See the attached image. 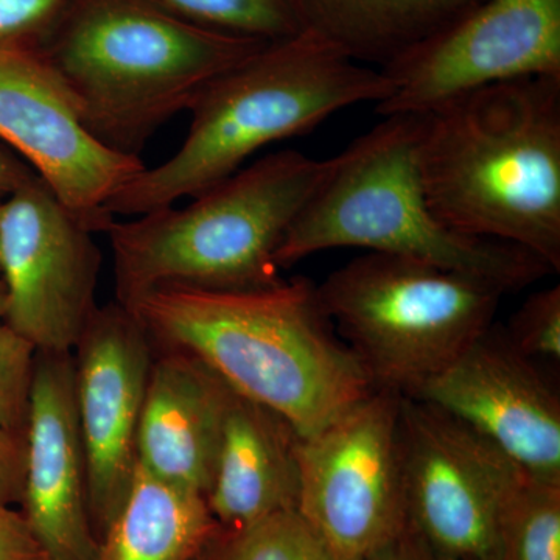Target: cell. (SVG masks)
<instances>
[{"mask_svg": "<svg viewBox=\"0 0 560 560\" xmlns=\"http://www.w3.org/2000/svg\"><path fill=\"white\" fill-rule=\"evenodd\" d=\"M482 0H293L302 31L350 60L388 68Z\"/></svg>", "mask_w": 560, "mask_h": 560, "instance_id": "ac0fdd59", "label": "cell"}, {"mask_svg": "<svg viewBox=\"0 0 560 560\" xmlns=\"http://www.w3.org/2000/svg\"><path fill=\"white\" fill-rule=\"evenodd\" d=\"M474 560H495V559H474Z\"/></svg>", "mask_w": 560, "mask_h": 560, "instance_id": "f546056e", "label": "cell"}, {"mask_svg": "<svg viewBox=\"0 0 560 560\" xmlns=\"http://www.w3.org/2000/svg\"><path fill=\"white\" fill-rule=\"evenodd\" d=\"M220 525L206 497L175 488L138 466L95 560H195Z\"/></svg>", "mask_w": 560, "mask_h": 560, "instance_id": "d6986e66", "label": "cell"}, {"mask_svg": "<svg viewBox=\"0 0 560 560\" xmlns=\"http://www.w3.org/2000/svg\"><path fill=\"white\" fill-rule=\"evenodd\" d=\"M382 72L383 117L425 114L490 84L560 77V0H482Z\"/></svg>", "mask_w": 560, "mask_h": 560, "instance_id": "7c38bea8", "label": "cell"}, {"mask_svg": "<svg viewBox=\"0 0 560 560\" xmlns=\"http://www.w3.org/2000/svg\"><path fill=\"white\" fill-rule=\"evenodd\" d=\"M230 393L219 375L189 353H154L140 415L138 466L158 480L206 497Z\"/></svg>", "mask_w": 560, "mask_h": 560, "instance_id": "2e32d148", "label": "cell"}, {"mask_svg": "<svg viewBox=\"0 0 560 560\" xmlns=\"http://www.w3.org/2000/svg\"><path fill=\"white\" fill-rule=\"evenodd\" d=\"M125 307L156 348L189 353L301 438L375 389L307 278L259 290L161 289Z\"/></svg>", "mask_w": 560, "mask_h": 560, "instance_id": "6da1fadb", "label": "cell"}, {"mask_svg": "<svg viewBox=\"0 0 560 560\" xmlns=\"http://www.w3.org/2000/svg\"><path fill=\"white\" fill-rule=\"evenodd\" d=\"M0 200H2V198H0Z\"/></svg>", "mask_w": 560, "mask_h": 560, "instance_id": "4dcf8cb0", "label": "cell"}, {"mask_svg": "<svg viewBox=\"0 0 560 560\" xmlns=\"http://www.w3.org/2000/svg\"><path fill=\"white\" fill-rule=\"evenodd\" d=\"M38 350L7 320L0 283V427L24 436Z\"/></svg>", "mask_w": 560, "mask_h": 560, "instance_id": "603a6c76", "label": "cell"}, {"mask_svg": "<svg viewBox=\"0 0 560 560\" xmlns=\"http://www.w3.org/2000/svg\"><path fill=\"white\" fill-rule=\"evenodd\" d=\"M335 158L276 151L175 206L114 221L116 301L161 289L259 290L282 282L276 254Z\"/></svg>", "mask_w": 560, "mask_h": 560, "instance_id": "5b68a950", "label": "cell"}, {"mask_svg": "<svg viewBox=\"0 0 560 560\" xmlns=\"http://www.w3.org/2000/svg\"><path fill=\"white\" fill-rule=\"evenodd\" d=\"M70 0H0V40L44 46Z\"/></svg>", "mask_w": 560, "mask_h": 560, "instance_id": "d4e9b609", "label": "cell"}, {"mask_svg": "<svg viewBox=\"0 0 560 560\" xmlns=\"http://www.w3.org/2000/svg\"><path fill=\"white\" fill-rule=\"evenodd\" d=\"M22 515L49 560H95L72 353L38 352L24 431Z\"/></svg>", "mask_w": 560, "mask_h": 560, "instance_id": "9a60e30c", "label": "cell"}, {"mask_svg": "<svg viewBox=\"0 0 560 560\" xmlns=\"http://www.w3.org/2000/svg\"><path fill=\"white\" fill-rule=\"evenodd\" d=\"M31 165L21 160L14 151L0 143V198L13 194L14 190L35 178Z\"/></svg>", "mask_w": 560, "mask_h": 560, "instance_id": "f1b7e54d", "label": "cell"}, {"mask_svg": "<svg viewBox=\"0 0 560 560\" xmlns=\"http://www.w3.org/2000/svg\"><path fill=\"white\" fill-rule=\"evenodd\" d=\"M318 294L375 389L415 397L493 324L495 283L423 261L366 253Z\"/></svg>", "mask_w": 560, "mask_h": 560, "instance_id": "52a82bcc", "label": "cell"}, {"mask_svg": "<svg viewBox=\"0 0 560 560\" xmlns=\"http://www.w3.org/2000/svg\"><path fill=\"white\" fill-rule=\"evenodd\" d=\"M364 560H444L422 537L407 525L399 536L383 545Z\"/></svg>", "mask_w": 560, "mask_h": 560, "instance_id": "83f0119b", "label": "cell"}, {"mask_svg": "<svg viewBox=\"0 0 560 560\" xmlns=\"http://www.w3.org/2000/svg\"><path fill=\"white\" fill-rule=\"evenodd\" d=\"M0 143L27 162L94 234L116 221L106 205L147 167L98 142L43 46L0 40Z\"/></svg>", "mask_w": 560, "mask_h": 560, "instance_id": "8fae6325", "label": "cell"}, {"mask_svg": "<svg viewBox=\"0 0 560 560\" xmlns=\"http://www.w3.org/2000/svg\"><path fill=\"white\" fill-rule=\"evenodd\" d=\"M390 92L381 69L350 60L311 32L265 44L198 95L183 145L128 180L106 212L139 217L197 197L264 147L308 135L349 106L377 105Z\"/></svg>", "mask_w": 560, "mask_h": 560, "instance_id": "3957f363", "label": "cell"}, {"mask_svg": "<svg viewBox=\"0 0 560 560\" xmlns=\"http://www.w3.org/2000/svg\"><path fill=\"white\" fill-rule=\"evenodd\" d=\"M94 232L35 176L0 200L7 320L38 352L72 353L97 311Z\"/></svg>", "mask_w": 560, "mask_h": 560, "instance_id": "30bf717a", "label": "cell"}, {"mask_svg": "<svg viewBox=\"0 0 560 560\" xmlns=\"http://www.w3.org/2000/svg\"><path fill=\"white\" fill-rule=\"evenodd\" d=\"M265 44L205 27L158 0H70L43 49L88 131L139 156L162 125Z\"/></svg>", "mask_w": 560, "mask_h": 560, "instance_id": "277c9868", "label": "cell"}, {"mask_svg": "<svg viewBox=\"0 0 560 560\" xmlns=\"http://www.w3.org/2000/svg\"><path fill=\"white\" fill-rule=\"evenodd\" d=\"M154 359L149 331L119 302L98 305L73 360V394L88 467V504L102 539L138 469V431Z\"/></svg>", "mask_w": 560, "mask_h": 560, "instance_id": "4fadbf2b", "label": "cell"}, {"mask_svg": "<svg viewBox=\"0 0 560 560\" xmlns=\"http://www.w3.org/2000/svg\"><path fill=\"white\" fill-rule=\"evenodd\" d=\"M497 560H560V482L526 475L501 514Z\"/></svg>", "mask_w": 560, "mask_h": 560, "instance_id": "ffe728a7", "label": "cell"}, {"mask_svg": "<svg viewBox=\"0 0 560 560\" xmlns=\"http://www.w3.org/2000/svg\"><path fill=\"white\" fill-rule=\"evenodd\" d=\"M508 338L530 360H560V287L537 291L506 327Z\"/></svg>", "mask_w": 560, "mask_h": 560, "instance_id": "cb8c5ba5", "label": "cell"}, {"mask_svg": "<svg viewBox=\"0 0 560 560\" xmlns=\"http://www.w3.org/2000/svg\"><path fill=\"white\" fill-rule=\"evenodd\" d=\"M485 434L529 477L560 482V400L503 327H489L418 394Z\"/></svg>", "mask_w": 560, "mask_h": 560, "instance_id": "5bb4252c", "label": "cell"}, {"mask_svg": "<svg viewBox=\"0 0 560 560\" xmlns=\"http://www.w3.org/2000/svg\"><path fill=\"white\" fill-rule=\"evenodd\" d=\"M399 444L408 526L444 560H497L501 514L528 474L480 431L419 397L401 396Z\"/></svg>", "mask_w": 560, "mask_h": 560, "instance_id": "ba28073f", "label": "cell"}, {"mask_svg": "<svg viewBox=\"0 0 560 560\" xmlns=\"http://www.w3.org/2000/svg\"><path fill=\"white\" fill-rule=\"evenodd\" d=\"M24 459V436L0 427V500L3 503H21Z\"/></svg>", "mask_w": 560, "mask_h": 560, "instance_id": "4316f807", "label": "cell"}, {"mask_svg": "<svg viewBox=\"0 0 560 560\" xmlns=\"http://www.w3.org/2000/svg\"><path fill=\"white\" fill-rule=\"evenodd\" d=\"M213 31L275 43L302 32L293 0H158Z\"/></svg>", "mask_w": 560, "mask_h": 560, "instance_id": "7402d4cb", "label": "cell"}, {"mask_svg": "<svg viewBox=\"0 0 560 560\" xmlns=\"http://www.w3.org/2000/svg\"><path fill=\"white\" fill-rule=\"evenodd\" d=\"M400 394L374 389L298 442V514L327 545L364 560L407 528Z\"/></svg>", "mask_w": 560, "mask_h": 560, "instance_id": "9c48e42d", "label": "cell"}, {"mask_svg": "<svg viewBox=\"0 0 560 560\" xmlns=\"http://www.w3.org/2000/svg\"><path fill=\"white\" fill-rule=\"evenodd\" d=\"M0 560H49L22 512L0 500Z\"/></svg>", "mask_w": 560, "mask_h": 560, "instance_id": "484cf974", "label": "cell"}, {"mask_svg": "<svg viewBox=\"0 0 560 560\" xmlns=\"http://www.w3.org/2000/svg\"><path fill=\"white\" fill-rule=\"evenodd\" d=\"M301 436L278 412L231 389L206 503L223 529L238 530L298 510Z\"/></svg>", "mask_w": 560, "mask_h": 560, "instance_id": "e0dca14e", "label": "cell"}, {"mask_svg": "<svg viewBox=\"0 0 560 560\" xmlns=\"http://www.w3.org/2000/svg\"><path fill=\"white\" fill-rule=\"evenodd\" d=\"M418 114L385 117L335 156L334 168L287 232L280 268L337 248L405 257L489 280L511 293L551 268L521 246L467 237L427 205L418 165Z\"/></svg>", "mask_w": 560, "mask_h": 560, "instance_id": "8992f818", "label": "cell"}, {"mask_svg": "<svg viewBox=\"0 0 560 560\" xmlns=\"http://www.w3.org/2000/svg\"><path fill=\"white\" fill-rule=\"evenodd\" d=\"M195 560H350L331 550L296 511L238 530L219 528Z\"/></svg>", "mask_w": 560, "mask_h": 560, "instance_id": "44dd1931", "label": "cell"}, {"mask_svg": "<svg viewBox=\"0 0 560 560\" xmlns=\"http://www.w3.org/2000/svg\"><path fill=\"white\" fill-rule=\"evenodd\" d=\"M427 205L452 231L560 271V77L490 84L418 114Z\"/></svg>", "mask_w": 560, "mask_h": 560, "instance_id": "7a4b0ae2", "label": "cell"}]
</instances>
